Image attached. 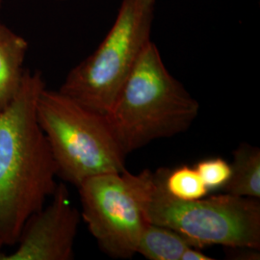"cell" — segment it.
I'll use <instances>...</instances> for the list:
<instances>
[{
    "mask_svg": "<svg viewBox=\"0 0 260 260\" xmlns=\"http://www.w3.org/2000/svg\"><path fill=\"white\" fill-rule=\"evenodd\" d=\"M42 73L25 70L19 93L0 112V248L14 247L23 224L57 188V167L37 119Z\"/></svg>",
    "mask_w": 260,
    "mask_h": 260,
    "instance_id": "1",
    "label": "cell"
},
{
    "mask_svg": "<svg viewBox=\"0 0 260 260\" xmlns=\"http://www.w3.org/2000/svg\"><path fill=\"white\" fill-rule=\"evenodd\" d=\"M200 104L170 74L158 47L151 41L106 115L113 135L123 153L171 138L195 121Z\"/></svg>",
    "mask_w": 260,
    "mask_h": 260,
    "instance_id": "2",
    "label": "cell"
},
{
    "mask_svg": "<svg viewBox=\"0 0 260 260\" xmlns=\"http://www.w3.org/2000/svg\"><path fill=\"white\" fill-rule=\"evenodd\" d=\"M37 119L55 161L58 177L75 187L84 180L126 170L121 150L105 115L60 91L45 88Z\"/></svg>",
    "mask_w": 260,
    "mask_h": 260,
    "instance_id": "3",
    "label": "cell"
},
{
    "mask_svg": "<svg viewBox=\"0 0 260 260\" xmlns=\"http://www.w3.org/2000/svg\"><path fill=\"white\" fill-rule=\"evenodd\" d=\"M155 0H121L110 31L91 55L67 75L59 91L107 115L150 42Z\"/></svg>",
    "mask_w": 260,
    "mask_h": 260,
    "instance_id": "4",
    "label": "cell"
},
{
    "mask_svg": "<svg viewBox=\"0 0 260 260\" xmlns=\"http://www.w3.org/2000/svg\"><path fill=\"white\" fill-rule=\"evenodd\" d=\"M165 168L154 172L147 216L149 223L167 226L198 242L203 248L260 250V201L224 193L181 201L163 184Z\"/></svg>",
    "mask_w": 260,
    "mask_h": 260,
    "instance_id": "5",
    "label": "cell"
},
{
    "mask_svg": "<svg viewBox=\"0 0 260 260\" xmlns=\"http://www.w3.org/2000/svg\"><path fill=\"white\" fill-rule=\"evenodd\" d=\"M154 172L108 173L90 177L77 187L81 219L109 257L128 259L137 253L141 235L149 224L147 209Z\"/></svg>",
    "mask_w": 260,
    "mask_h": 260,
    "instance_id": "6",
    "label": "cell"
},
{
    "mask_svg": "<svg viewBox=\"0 0 260 260\" xmlns=\"http://www.w3.org/2000/svg\"><path fill=\"white\" fill-rule=\"evenodd\" d=\"M51 201L32 214L20 232L15 250L0 248V260H72L81 219L68 188L58 183Z\"/></svg>",
    "mask_w": 260,
    "mask_h": 260,
    "instance_id": "7",
    "label": "cell"
},
{
    "mask_svg": "<svg viewBox=\"0 0 260 260\" xmlns=\"http://www.w3.org/2000/svg\"><path fill=\"white\" fill-rule=\"evenodd\" d=\"M27 49L24 38L0 24V112L13 103L19 93Z\"/></svg>",
    "mask_w": 260,
    "mask_h": 260,
    "instance_id": "8",
    "label": "cell"
},
{
    "mask_svg": "<svg viewBox=\"0 0 260 260\" xmlns=\"http://www.w3.org/2000/svg\"><path fill=\"white\" fill-rule=\"evenodd\" d=\"M190 247L204 249L198 242L173 229L149 223L141 235L137 253L149 260H180Z\"/></svg>",
    "mask_w": 260,
    "mask_h": 260,
    "instance_id": "9",
    "label": "cell"
},
{
    "mask_svg": "<svg viewBox=\"0 0 260 260\" xmlns=\"http://www.w3.org/2000/svg\"><path fill=\"white\" fill-rule=\"evenodd\" d=\"M232 175L223 186L224 193L260 199V149L242 143L233 151Z\"/></svg>",
    "mask_w": 260,
    "mask_h": 260,
    "instance_id": "10",
    "label": "cell"
},
{
    "mask_svg": "<svg viewBox=\"0 0 260 260\" xmlns=\"http://www.w3.org/2000/svg\"><path fill=\"white\" fill-rule=\"evenodd\" d=\"M163 184L170 195L181 201L199 200L209 192L195 167L187 165L173 170L165 168Z\"/></svg>",
    "mask_w": 260,
    "mask_h": 260,
    "instance_id": "11",
    "label": "cell"
},
{
    "mask_svg": "<svg viewBox=\"0 0 260 260\" xmlns=\"http://www.w3.org/2000/svg\"><path fill=\"white\" fill-rule=\"evenodd\" d=\"M208 190L223 189L232 175L229 162L220 157L207 158L200 161L195 167Z\"/></svg>",
    "mask_w": 260,
    "mask_h": 260,
    "instance_id": "12",
    "label": "cell"
},
{
    "mask_svg": "<svg viewBox=\"0 0 260 260\" xmlns=\"http://www.w3.org/2000/svg\"><path fill=\"white\" fill-rule=\"evenodd\" d=\"M211 256H208L207 254L202 251V249L190 247L186 249L184 252L181 255L180 260H212Z\"/></svg>",
    "mask_w": 260,
    "mask_h": 260,
    "instance_id": "13",
    "label": "cell"
},
{
    "mask_svg": "<svg viewBox=\"0 0 260 260\" xmlns=\"http://www.w3.org/2000/svg\"><path fill=\"white\" fill-rule=\"evenodd\" d=\"M0 7H1V0H0Z\"/></svg>",
    "mask_w": 260,
    "mask_h": 260,
    "instance_id": "14",
    "label": "cell"
}]
</instances>
